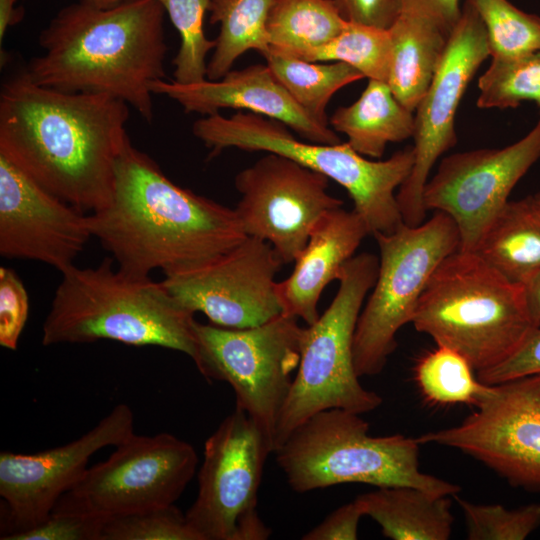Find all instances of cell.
<instances>
[{
	"label": "cell",
	"mask_w": 540,
	"mask_h": 540,
	"mask_svg": "<svg viewBox=\"0 0 540 540\" xmlns=\"http://www.w3.org/2000/svg\"><path fill=\"white\" fill-rule=\"evenodd\" d=\"M129 105L105 94L69 93L26 72L0 92V153L62 200L94 212L109 204L117 161L130 140Z\"/></svg>",
	"instance_id": "1"
},
{
	"label": "cell",
	"mask_w": 540,
	"mask_h": 540,
	"mask_svg": "<svg viewBox=\"0 0 540 540\" xmlns=\"http://www.w3.org/2000/svg\"><path fill=\"white\" fill-rule=\"evenodd\" d=\"M89 225L117 267L140 277L202 262L248 237L234 208L178 186L130 140L111 201L89 214Z\"/></svg>",
	"instance_id": "2"
},
{
	"label": "cell",
	"mask_w": 540,
	"mask_h": 540,
	"mask_svg": "<svg viewBox=\"0 0 540 540\" xmlns=\"http://www.w3.org/2000/svg\"><path fill=\"white\" fill-rule=\"evenodd\" d=\"M164 14L158 0H126L110 8L72 3L43 29L44 53L25 72L44 87L118 98L151 122L150 84L166 77Z\"/></svg>",
	"instance_id": "3"
},
{
	"label": "cell",
	"mask_w": 540,
	"mask_h": 540,
	"mask_svg": "<svg viewBox=\"0 0 540 540\" xmlns=\"http://www.w3.org/2000/svg\"><path fill=\"white\" fill-rule=\"evenodd\" d=\"M61 275L42 326L43 345L113 340L195 357L194 313L162 281L114 268L112 257L96 267L73 265Z\"/></svg>",
	"instance_id": "4"
},
{
	"label": "cell",
	"mask_w": 540,
	"mask_h": 540,
	"mask_svg": "<svg viewBox=\"0 0 540 540\" xmlns=\"http://www.w3.org/2000/svg\"><path fill=\"white\" fill-rule=\"evenodd\" d=\"M411 323L437 346L460 353L477 373L508 359L535 328L523 286L477 252L459 249L431 275Z\"/></svg>",
	"instance_id": "5"
},
{
	"label": "cell",
	"mask_w": 540,
	"mask_h": 540,
	"mask_svg": "<svg viewBox=\"0 0 540 540\" xmlns=\"http://www.w3.org/2000/svg\"><path fill=\"white\" fill-rule=\"evenodd\" d=\"M417 438L369 435L361 414L320 411L297 426L278 446L275 459L298 493L345 483L377 487L411 486L436 496H455L461 487L424 473Z\"/></svg>",
	"instance_id": "6"
},
{
	"label": "cell",
	"mask_w": 540,
	"mask_h": 540,
	"mask_svg": "<svg viewBox=\"0 0 540 540\" xmlns=\"http://www.w3.org/2000/svg\"><path fill=\"white\" fill-rule=\"evenodd\" d=\"M192 131L211 156L227 148L271 152L325 175L347 191L353 210L363 218L371 235L392 233L404 223L395 191L413 168V145L385 160H371L347 142L299 140L284 124L242 111L231 117L220 113L204 116L194 122Z\"/></svg>",
	"instance_id": "7"
},
{
	"label": "cell",
	"mask_w": 540,
	"mask_h": 540,
	"mask_svg": "<svg viewBox=\"0 0 540 540\" xmlns=\"http://www.w3.org/2000/svg\"><path fill=\"white\" fill-rule=\"evenodd\" d=\"M378 268L376 255H354L341 270L338 291L328 308L315 323L303 327L300 362L277 423L275 449L320 411L338 408L364 414L382 404L380 395L361 385L353 358L357 321Z\"/></svg>",
	"instance_id": "8"
},
{
	"label": "cell",
	"mask_w": 540,
	"mask_h": 540,
	"mask_svg": "<svg viewBox=\"0 0 540 540\" xmlns=\"http://www.w3.org/2000/svg\"><path fill=\"white\" fill-rule=\"evenodd\" d=\"M373 236L380 252L378 274L359 315L353 340L359 377L383 371L397 347V333L412 322L431 275L460 246L455 221L441 211H434L418 226L403 223L392 233Z\"/></svg>",
	"instance_id": "9"
},
{
	"label": "cell",
	"mask_w": 540,
	"mask_h": 540,
	"mask_svg": "<svg viewBox=\"0 0 540 540\" xmlns=\"http://www.w3.org/2000/svg\"><path fill=\"white\" fill-rule=\"evenodd\" d=\"M281 314L259 326L232 329L195 322L193 361L208 380L231 385L236 407L259 427L273 452L277 423L301 355L303 327Z\"/></svg>",
	"instance_id": "10"
},
{
	"label": "cell",
	"mask_w": 540,
	"mask_h": 540,
	"mask_svg": "<svg viewBox=\"0 0 540 540\" xmlns=\"http://www.w3.org/2000/svg\"><path fill=\"white\" fill-rule=\"evenodd\" d=\"M194 447L169 433H135L87 468L51 513L99 520L174 504L195 475Z\"/></svg>",
	"instance_id": "11"
},
{
	"label": "cell",
	"mask_w": 540,
	"mask_h": 540,
	"mask_svg": "<svg viewBox=\"0 0 540 540\" xmlns=\"http://www.w3.org/2000/svg\"><path fill=\"white\" fill-rule=\"evenodd\" d=\"M273 449L241 409L227 415L204 445L198 493L185 513L199 540H266L258 510L263 469Z\"/></svg>",
	"instance_id": "12"
},
{
	"label": "cell",
	"mask_w": 540,
	"mask_h": 540,
	"mask_svg": "<svg viewBox=\"0 0 540 540\" xmlns=\"http://www.w3.org/2000/svg\"><path fill=\"white\" fill-rule=\"evenodd\" d=\"M476 407L460 424L417 440L459 450L510 485L540 492V374L489 385Z\"/></svg>",
	"instance_id": "13"
},
{
	"label": "cell",
	"mask_w": 540,
	"mask_h": 540,
	"mask_svg": "<svg viewBox=\"0 0 540 540\" xmlns=\"http://www.w3.org/2000/svg\"><path fill=\"white\" fill-rule=\"evenodd\" d=\"M283 263L266 241L247 237L202 262L164 274L169 293L212 324L232 329L259 326L283 314L276 274Z\"/></svg>",
	"instance_id": "14"
},
{
	"label": "cell",
	"mask_w": 540,
	"mask_h": 540,
	"mask_svg": "<svg viewBox=\"0 0 540 540\" xmlns=\"http://www.w3.org/2000/svg\"><path fill=\"white\" fill-rule=\"evenodd\" d=\"M329 178L280 154L267 152L234 180V208L248 237L268 242L281 262L294 263L318 220L344 202L328 192Z\"/></svg>",
	"instance_id": "15"
},
{
	"label": "cell",
	"mask_w": 540,
	"mask_h": 540,
	"mask_svg": "<svg viewBox=\"0 0 540 540\" xmlns=\"http://www.w3.org/2000/svg\"><path fill=\"white\" fill-rule=\"evenodd\" d=\"M490 56L485 26L465 0L438 70L415 109L414 165L396 193L404 224L425 221L423 190L437 160L457 143L456 113L468 84Z\"/></svg>",
	"instance_id": "16"
},
{
	"label": "cell",
	"mask_w": 540,
	"mask_h": 540,
	"mask_svg": "<svg viewBox=\"0 0 540 540\" xmlns=\"http://www.w3.org/2000/svg\"><path fill=\"white\" fill-rule=\"evenodd\" d=\"M539 159L540 121L508 146L444 157L424 187L423 204L427 211L448 214L459 231V250L475 252L516 184Z\"/></svg>",
	"instance_id": "17"
},
{
	"label": "cell",
	"mask_w": 540,
	"mask_h": 540,
	"mask_svg": "<svg viewBox=\"0 0 540 540\" xmlns=\"http://www.w3.org/2000/svg\"><path fill=\"white\" fill-rule=\"evenodd\" d=\"M134 434V415L118 404L91 430L65 445L35 454H0L1 537L27 530L52 512L87 470L90 457Z\"/></svg>",
	"instance_id": "18"
},
{
	"label": "cell",
	"mask_w": 540,
	"mask_h": 540,
	"mask_svg": "<svg viewBox=\"0 0 540 540\" xmlns=\"http://www.w3.org/2000/svg\"><path fill=\"white\" fill-rule=\"evenodd\" d=\"M92 233L89 214L42 187L0 153V254L45 263L60 273L74 265Z\"/></svg>",
	"instance_id": "19"
},
{
	"label": "cell",
	"mask_w": 540,
	"mask_h": 540,
	"mask_svg": "<svg viewBox=\"0 0 540 540\" xmlns=\"http://www.w3.org/2000/svg\"><path fill=\"white\" fill-rule=\"evenodd\" d=\"M150 90L152 94L168 96L187 113L208 116L221 109L246 110L284 124L306 141L341 142L337 132L315 121L294 101L267 64L230 70L221 79L193 84L156 80L150 84Z\"/></svg>",
	"instance_id": "20"
},
{
	"label": "cell",
	"mask_w": 540,
	"mask_h": 540,
	"mask_svg": "<svg viewBox=\"0 0 540 540\" xmlns=\"http://www.w3.org/2000/svg\"><path fill=\"white\" fill-rule=\"evenodd\" d=\"M369 229L355 210L342 207L325 213L295 259L292 273L277 283L283 313L312 325L319 318L323 290L338 280L343 266L354 255Z\"/></svg>",
	"instance_id": "21"
},
{
	"label": "cell",
	"mask_w": 540,
	"mask_h": 540,
	"mask_svg": "<svg viewBox=\"0 0 540 540\" xmlns=\"http://www.w3.org/2000/svg\"><path fill=\"white\" fill-rule=\"evenodd\" d=\"M364 515L393 540H448L454 522L451 500L411 486L377 487L358 495Z\"/></svg>",
	"instance_id": "22"
},
{
	"label": "cell",
	"mask_w": 540,
	"mask_h": 540,
	"mask_svg": "<svg viewBox=\"0 0 540 540\" xmlns=\"http://www.w3.org/2000/svg\"><path fill=\"white\" fill-rule=\"evenodd\" d=\"M413 113L396 99L387 83L369 79L360 97L338 107L329 123L335 132L347 137L346 142L356 152L379 159L389 143L413 137Z\"/></svg>",
	"instance_id": "23"
},
{
	"label": "cell",
	"mask_w": 540,
	"mask_h": 540,
	"mask_svg": "<svg viewBox=\"0 0 540 540\" xmlns=\"http://www.w3.org/2000/svg\"><path fill=\"white\" fill-rule=\"evenodd\" d=\"M389 31L393 54L388 85L396 99L414 112L433 81L450 34L426 19L403 13Z\"/></svg>",
	"instance_id": "24"
},
{
	"label": "cell",
	"mask_w": 540,
	"mask_h": 540,
	"mask_svg": "<svg viewBox=\"0 0 540 540\" xmlns=\"http://www.w3.org/2000/svg\"><path fill=\"white\" fill-rule=\"evenodd\" d=\"M475 252L516 284H524L539 271L540 199L536 194L509 200Z\"/></svg>",
	"instance_id": "25"
},
{
	"label": "cell",
	"mask_w": 540,
	"mask_h": 540,
	"mask_svg": "<svg viewBox=\"0 0 540 540\" xmlns=\"http://www.w3.org/2000/svg\"><path fill=\"white\" fill-rule=\"evenodd\" d=\"M346 24L333 0H273L267 20L270 49L303 59Z\"/></svg>",
	"instance_id": "26"
},
{
	"label": "cell",
	"mask_w": 540,
	"mask_h": 540,
	"mask_svg": "<svg viewBox=\"0 0 540 540\" xmlns=\"http://www.w3.org/2000/svg\"><path fill=\"white\" fill-rule=\"evenodd\" d=\"M273 0H211L210 23L219 24L207 79L224 77L235 61L249 50L263 56L270 50L267 20Z\"/></svg>",
	"instance_id": "27"
},
{
	"label": "cell",
	"mask_w": 540,
	"mask_h": 540,
	"mask_svg": "<svg viewBox=\"0 0 540 540\" xmlns=\"http://www.w3.org/2000/svg\"><path fill=\"white\" fill-rule=\"evenodd\" d=\"M266 64L294 101L315 121L329 126L327 105L341 88L364 76L343 62L320 64L269 50Z\"/></svg>",
	"instance_id": "28"
},
{
	"label": "cell",
	"mask_w": 540,
	"mask_h": 540,
	"mask_svg": "<svg viewBox=\"0 0 540 540\" xmlns=\"http://www.w3.org/2000/svg\"><path fill=\"white\" fill-rule=\"evenodd\" d=\"M474 371L460 353L437 346L418 360L415 379L422 395L431 403L476 406L489 384L476 378Z\"/></svg>",
	"instance_id": "29"
},
{
	"label": "cell",
	"mask_w": 540,
	"mask_h": 540,
	"mask_svg": "<svg viewBox=\"0 0 540 540\" xmlns=\"http://www.w3.org/2000/svg\"><path fill=\"white\" fill-rule=\"evenodd\" d=\"M393 45L389 29L347 22L331 41L308 53L303 60L343 62L364 78L388 84Z\"/></svg>",
	"instance_id": "30"
},
{
	"label": "cell",
	"mask_w": 540,
	"mask_h": 540,
	"mask_svg": "<svg viewBox=\"0 0 540 540\" xmlns=\"http://www.w3.org/2000/svg\"><path fill=\"white\" fill-rule=\"evenodd\" d=\"M477 106L481 109L516 108L525 101L539 108L540 51L513 59H492L478 79Z\"/></svg>",
	"instance_id": "31"
},
{
	"label": "cell",
	"mask_w": 540,
	"mask_h": 540,
	"mask_svg": "<svg viewBox=\"0 0 540 540\" xmlns=\"http://www.w3.org/2000/svg\"><path fill=\"white\" fill-rule=\"evenodd\" d=\"M486 29L490 57L513 59L540 51V16L508 0H469Z\"/></svg>",
	"instance_id": "32"
},
{
	"label": "cell",
	"mask_w": 540,
	"mask_h": 540,
	"mask_svg": "<svg viewBox=\"0 0 540 540\" xmlns=\"http://www.w3.org/2000/svg\"><path fill=\"white\" fill-rule=\"evenodd\" d=\"M179 33L180 45L173 60L174 80L193 84L207 79L206 58L216 41L204 33V17L211 0H158Z\"/></svg>",
	"instance_id": "33"
},
{
	"label": "cell",
	"mask_w": 540,
	"mask_h": 540,
	"mask_svg": "<svg viewBox=\"0 0 540 540\" xmlns=\"http://www.w3.org/2000/svg\"><path fill=\"white\" fill-rule=\"evenodd\" d=\"M454 497L464 515L469 540H524L540 526V503L508 509Z\"/></svg>",
	"instance_id": "34"
},
{
	"label": "cell",
	"mask_w": 540,
	"mask_h": 540,
	"mask_svg": "<svg viewBox=\"0 0 540 540\" xmlns=\"http://www.w3.org/2000/svg\"><path fill=\"white\" fill-rule=\"evenodd\" d=\"M100 540H199L174 504L103 520Z\"/></svg>",
	"instance_id": "35"
},
{
	"label": "cell",
	"mask_w": 540,
	"mask_h": 540,
	"mask_svg": "<svg viewBox=\"0 0 540 540\" xmlns=\"http://www.w3.org/2000/svg\"><path fill=\"white\" fill-rule=\"evenodd\" d=\"M29 314L26 288L9 267H0V345L16 350Z\"/></svg>",
	"instance_id": "36"
},
{
	"label": "cell",
	"mask_w": 540,
	"mask_h": 540,
	"mask_svg": "<svg viewBox=\"0 0 540 540\" xmlns=\"http://www.w3.org/2000/svg\"><path fill=\"white\" fill-rule=\"evenodd\" d=\"M103 520L51 513L39 524L4 540H100Z\"/></svg>",
	"instance_id": "37"
},
{
	"label": "cell",
	"mask_w": 540,
	"mask_h": 540,
	"mask_svg": "<svg viewBox=\"0 0 540 540\" xmlns=\"http://www.w3.org/2000/svg\"><path fill=\"white\" fill-rule=\"evenodd\" d=\"M533 374H540V328H534L520 348L508 359L477 373V378L482 383L493 385Z\"/></svg>",
	"instance_id": "38"
},
{
	"label": "cell",
	"mask_w": 540,
	"mask_h": 540,
	"mask_svg": "<svg viewBox=\"0 0 540 540\" xmlns=\"http://www.w3.org/2000/svg\"><path fill=\"white\" fill-rule=\"evenodd\" d=\"M347 22L389 29L402 11L401 0H333Z\"/></svg>",
	"instance_id": "39"
},
{
	"label": "cell",
	"mask_w": 540,
	"mask_h": 540,
	"mask_svg": "<svg viewBox=\"0 0 540 540\" xmlns=\"http://www.w3.org/2000/svg\"><path fill=\"white\" fill-rule=\"evenodd\" d=\"M364 512L354 499L331 512L322 522L302 536L303 540H356Z\"/></svg>",
	"instance_id": "40"
},
{
	"label": "cell",
	"mask_w": 540,
	"mask_h": 540,
	"mask_svg": "<svg viewBox=\"0 0 540 540\" xmlns=\"http://www.w3.org/2000/svg\"><path fill=\"white\" fill-rule=\"evenodd\" d=\"M403 14L426 19L451 34L461 15L460 0H401Z\"/></svg>",
	"instance_id": "41"
},
{
	"label": "cell",
	"mask_w": 540,
	"mask_h": 540,
	"mask_svg": "<svg viewBox=\"0 0 540 540\" xmlns=\"http://www.w3.org/2000/svg\"><path fill=\"white\" fill-rule=\"evenodd\" d=\"M523 292L529 317L535 328H540V270L524 284Z\"/></svg>",
	"instance_id": "42"
},
{
	"label": "cell",
	"mask_w": 540,
	"mask_h": 540,
	"mask_svg": "<svg viewBox=\"0 0 540 540\" xmlns=\"http://www.w3.org/2000/svg\"><path fill=\"white\" fill-rule=\"evenodd\" d=\"M17 0H0V42L2 44L9 26L20 22L24 15V10L15 7Z\"/></svg>",
	"instance_id": "43"
},
{
	"label": "cell",
	"mask_w": 540,
	"mask_h": 540,
	"mask_svg": "<svg viewBox=\"0 0 540 540\" xmlns=\"http://www.w3.org/2000/svg\"><path fill=\"white\" fill-rule=\"evenodd\" d=\"M86 3L94 5L99 8H110L116 6L126 0H82Z\"/></svg>",
	"instance_id": "44"
},
{
	"label": "cell",
	"mask_w": 540,
	"mask_h": 540,
	"mask_svg": "<svg viewBox=\"0 0 540 540\" xmlns=\"http://www.w3.org/2000/svg\"><path fill=\"white\" fill-rule=\"evenodd\" d=\"M535 194H536V196L540 199V192L535 193Z\"/></svg>",
	"instance_id": "45"
}]
</instances>
